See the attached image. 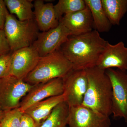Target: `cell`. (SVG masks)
Segmentation results:
<instances>
[{"label": "cell", "instance_id": "10", "mask_svg": "<svg viewBox=\"0 0 127 127\" xmlns=\"http://www.w3.org/2000/svg\"><path fill=\"white\" fill-rule=\"evenodd\" d=\"M110 117L100 115L81 106L69 107V127H110Z\"/></svg>", "mask_w": 127, "mask_h": 127}, {"label": "cell", "instance_id": "6", "mask_svg": "<svg viewBox=\"0 0 127 127\" xmlns=\"http://www.w3.org/2000/svg\"><path fill=\"white\" fill-rule=\"evenodd\" d=\"M112 88V114L122 118L127 123V71L109 68L105 70Z\"/></svg>", "mask_w": 127, "mask_h": 127}, {"label": "cell", "instance_id": "25", "mask_svg": "<svg viewBox=\"0 0 127 127\" xmlns=\"http://www.w3.org/2000/svg\"><path fill=\"white\" fill-rule=\"evenodd\" d=\"M20 127H39L34 119L27 114L23 113Z\"/></svg>", "mask_w": 127, "mask_h": 127}, {"label": "cell", "instance_id": "14", "mask_svg": "<svg viewBox=\"0 0 127 127\" xmlns=\"http://www.w3.org/2000/svg\"><path fill=\"white\" fill-rule=\"evenodd\" d=\"M54 6L53 3H45L42 0L34 1V19L39 31H47L56 27L59 24Z\"/></svg>", "mask_w": 127, "mask_h": 127}, {"label": "cell", "instance_id": "5", "mask_svg": "<svg viewBox=\"0 0 127 127\" xmlns=\"http://www.w3.org/2000/svg\"><path fill=\"white\" fill-rule=\"evenodd\" d=\"M34 85L10 76L0 80V106L5 111L19 108L21 100Z\"/></svg>", "mask_w": 127, "mask_h": 127}, {"label": "cell", "instance_id": "19", "mask_svg": "<svg viewBox=\"0 0 127 127\" xmlns=\"http://www.w3.org/2000/svg\"><path fill=\"white\" fill-rule=\"evenodd\" d=\"M69 107L65 101L56 106L39 127H66Z\"/></svg>", "mask_w": 127, "mask_h": 127}, {"label": "cell", "instance_id": "1", "mask_svg": "<svg viewBox=\"0 0 127 127\" xmlns=\"http://www.w3.org/2000/svg\"><path fill=\"white\" fill-rule=\"evenodd\" d=\"M108 41L96 30L68 37L60 49L75 70H86L96 66Z\"/></svg>", "mask_w": 127, "mask_h": 127}, {"label": "cell", "instance_id": "24", "mask_svg": "<svg viewBox=\"0 0 127 127\" xmlns=\"http://www.w3.org/2000/svg\"><path fill=\"white\" fill-rule=\"evenodd\" d=\"M9 13L4 1L0 0V29L4 30L6 16Z\"/></svg>", "mask_w": 127, "mask_h": 127}, {"label": "cell", "instance_id": "12", "mask_svg": "<svg viewBox=\"0 0 127 127\" xmlns=\"http://www.w3.org/2000/svg\"><path fill=\"white\" fill-rule=\"evenodd\" d=\"M102 70L116 68L120 70H127V47L120 41L115 45L108 42L100 56L96 66Z\"/></svg>", "mask_w": 127, "mask_h": 127}, {"label": "cell", "instance_id": "17", "mask_svg": "<svg viewBox=\"0 0 127 127\" xmlns=\"http://www.w3.org/2000/svg\"><path fill=\"white\" fill-rule=\"evenodd\" d=\"M10 14L15 15L18 20L26 21L34 19L32 8L34 4L31 0H5Z\"/></svg>", "mask_w": 127, "mask_h": 127}, {"label": "cell", "instance_id": "2", "mask_svg": "<svg viewBox=\"0 0 127 127\" xmlns=\"http://www.w3.org/2000/svg\"><path fill=\"white\" fill-rule=\"evenodd\" d=\"M88 87L82 106L100 115L112 114V88L105 70L97 66L86 70Z\"/></svg>", "mask_w": 127, "mask_h": 127}, {"label": "cell", "instance_id": "20", "mask_svg": "<svg viewBox=\"0 0 127 127\" xmlns=\"http://www.w3.org/2000/svg\"><path fill=\"white\" fill-rule=\"evenodd\" d=\"M86 6L84 0H59L54 7L59 21L64 16L81 10Z\"/></svg>", "mask_w": 127, "mask_h": 127}, {"label": "cell", "instance_id": "3", "mask_svg": "<svg viewBox=\"0 0 127 127\" xmlns=\"http://www.w3.org/2000/svg\"><path fill=\"white\" fill-rule=\"evenodd\" d=\"M73 69L72 64L59 49L40 57L35 68L23 80L35 85L56 78H63Z\"/></svg>", "mask_w": 127, "mask_h": 127}, {"label": "cell", "instance_id": "8", "mask_svg": "<svg viewBox=\"0 0 127 127\" xmlns=\"http://www.w3.org/2000/svg\"><path fill=\"white\" fill-rule=\"evenodd\" d=\"M71 33L61 22L56 27L39 32L32 45L40 57L45 56L60 49Z\"/></svg>", "mask_w": 127, "mask_h": 127}, {"label": "cell", "instance_id": "13", "mask_svg": "<svg viewBox=\"0 0 127 127\" xmlns=\"http://www.w3.org/2000/svg\"><path fill=\"white\" fill-rule=\"evenodd\" d=\"M59 22L68 30L72 35H81L93 30V20L87 6L85 9L64 16Z\"/></svg>", "mask_w": 127, "mask_h": 127}, {"label": "cell", "instance_id": "15", "mask_svg": "<svg viewBox=\"0 0 127 127\" xmlns=\"http://www.w3.org/2000/svg\"><path fill=\"white\" fill-rule=\"evenodd\" d=\"M64 101H65V96L63 93L37 103L27 109L24 113L27 114L33 119L39 127L55 107Z\"/></svg>", "mask_w": 127, "mask_h": 127}, {"label": "cell", "instance_id": "23", "mask_svg": "<svg viewBox=\"0 0 127 127\" xmlns=\"http://www.w3.org/2000/svg\"><path fill=\"white\" fill-rule=\"evenodd\" d=\"M12 52L4 31L0 29V57Z\"/></svg>", "mask_w": 127, "mask_h": 127}, {"label": "cell", "instance_id": "16", "mask_svg": "<svg viewBox=\"0 0 127 127\" xmlns=\"http://www.w3.org/2000/svg\"><path fill=\"white\" fill-rule=\"evenodd\" d=\"M91 11L93 26L99 32L109 31L112 24L108 20L103 7L101 0H84Z\"/></svg>", "mask_w": 127, "mask_h": 127}, {"label": "cell", "instance_id": "18", "mask_svg": "<svg viewBox=\"0 0 127 127\" xmlns=\"http://www.w3.org/2000/svg\"><path fill=\"white\" fill-rule=\"evenodd\" d=\"M101 2L111 24L119 25L127 11V0H101Z\"/></svg>", "mask_w": 127, "mask_h": 127}, {"label": "cell", "instance_id": "21", "mask_svg": "<svg viewBox=\"0 0 127 127\" xmlns=\"http://www.w3.org/2000/svg\"><path fill=\"white\" fill-rule=\"evenodd\" d=\"M23 114L19 108L6 111L0 122V127H20Z\"/></svg>", "mask_w": 127, "mask_h": 127}, {"label": "cell", "instance_id": "11", "mask_svg": "<svg viewBox=\"0 0 127 127\" xmlns=\"http://www.w3.org/2000/svg\"><path fill=\"white\" fill-rule=\"evenodd\" d=\"M40 56L32 46L12 52L11 76L23 79L35 68Z\"/></svg>", "mask_w": 127, "mask_h": 127}, {"label": "cell", "instance_id": "9", "mask_svg": "<svg viewBox=\"0 0 127 127\" xmlns=\"http://www.w3.org/2000/svg\"><path fill=\"white\" fill-rule=\"evenodd\" d=\"M63 79L57 78L34 85L20 103L19 108L22 113L32 105L48 98L63 94Z\"/></svg>", "mask_w": 127, "mask_h": 127}, {"label": "cell", "instance_id": "28", "mask_svg": "<svg viewBox=\"0 0 127 127\" xmlns=\"http://www.w3.org/2000/svg\"></svg>", "mask_w": 127, "mask_h": 127}, {"label": "cell", "instance_id": "4", "mask_svg": "<svg viewBox=\"0 0 127 127\" xmlns=\"http://www.w3.org/2000/svg\"><path fill=\"white\" fill-rule=\"evenodd\" d=\"M4 30L12 52L32 45L40 32L35 19L21 21L10 13Z\"/></svg>", "mask_w": 127, "mask_h": 127}, {"label": "cell", "instance_id": "26", "mask_svg": "<svg viewBox=\"0 0 127 127\" xmlns=\"http://www.w3.org/2000/svg\"><path fill=\"white\" fill-rule=\"evenodd\" d=\"M5 113V112L2 109L1 107L0 106V122L1 121L2 118L4 117Z\"/></svg>", "mask_w": 127, "mask_h": 127}, {"label": "cell", "instance_id": "7", "mask_svg": "<svg viewBox=\"0 0 127 127\" xmlns=\"http://www.w3.org/2000/svg\"><path fill=\"white\" fill-rule=\"evenodd\" d=\"M63 79L65 101L68 106H81L88 87L86 70L73 69Z\"/></svg>", "mask_w": 127, "mask_h": 127}, {"label": "cell", "instance_id": "27", "mask_svg": "<svg viewBox=\"0 0 127 127\" xmlns=\"http://www.w3.org/2000/svg\"></svg>", "mask_w": 127, "mask_h": 127}, {"label": "cell", "instance_id": "22", "mask_svg": "<svg viewBox=\"0 0 127 127\" xmlns=\"http://www.w3.org/2000/svg\"><path fill=\"white\" fill-rule=\"evenodd\" d=\"M12 52L0 57V79L11 76Z\"/></svg>", "mask_w": 127, "mask_h": 127}]
</instances>
